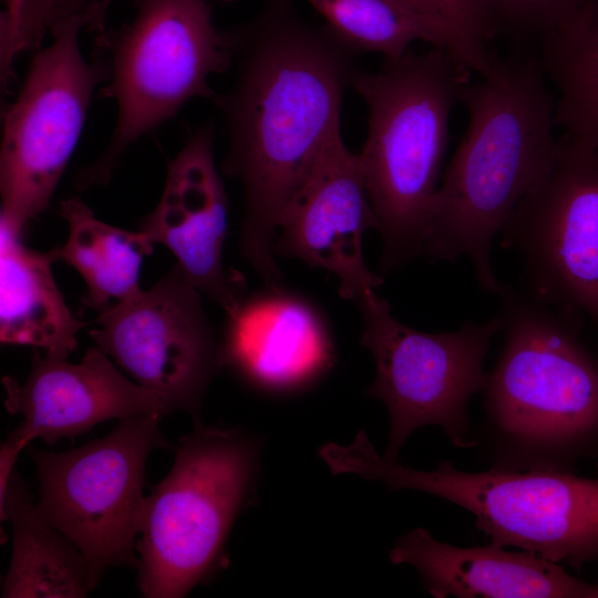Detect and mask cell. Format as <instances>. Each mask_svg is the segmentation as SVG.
<instances>
[{
    "instance_id": "e0dca14e",
    "label": "cell",
    "mask_w": 598,
    "mask_h": 598,
    "mask_svg": "<svg viewBox=\"0 0 598 598\" xmlns=\"http://www.w3.org/2000/svg\"><path fill=\"white\" fill-rule=\"evenodd\" d=\"M394 565L415 568L435 598H598V581L568 574L558 563L505 547H457L424 528L403 534L389 553Z\"/></svg>"
},
{
    "instance_id": "cb8c5ba5",
    "label": "cell",
    "mask_w": 598,
    "mask_h": 598,
    "mask_svg": "<svg viewBox=\"0 0 598 598\" xmlns=\"http://www.w3.org/2000/svg\"><path fill=\"white\" fill-rule=\"evenodd\" d=\"M592 0H478L497 31L542 37Z\"/></svg>"
},
{
    "instance_id": "9a60e30c",
    "label": "cell",
    "mask_w": 598,
    "mask_h": 598,
    "mask_svg": "<svg viewBox=\"0 0 598 598\" xmlns=\"http://www.w3.org/2000/svg\"><path fill=\"white\" fill-rule=\"evenodd\" d=\"M9 413L23 420L10 434L27 446L34 439L52 445L74 439L99 423L140 415L161 419L173 410L157 393L128 379L97 346L79 363L33 351L30 373L20 384L2 379Z\"/></svg>"
},
{
    "instance_id": "4316f807",
    "label": "cell",
    "mask_w": 598,
    "mask_h": 598,
    "mask_svg": "<svg viewBox=\"0 0 598 598\" xmlns=\"http://www.w3.org/2000/svg\"><path fill=\"white\" fill-rule=\"evenodd\" d=\"M113 1L114 0H97V13L92 28L100 33L105 30V16Z\"/></svg>"
},
{
    "instance_id": "d6986e66",
    "label": "cell",
    "mask_w": 598,
    "mask_h": 598,
    "mask_svg": "<svg viewBox=\"0 0 598 598\" xmlns=\"http://www.w3.org/2000/svg\"><path fill=\"white\" fill-rule=\"evenodd\" d=\"M0 520L10 522L13 536L2 598H81L92 591L84 556L39 515L17 468L0 504Z\"/></svg>"
},
{
    "instance_id": "277c9868",
    "label": "cell",
    "mask_w": 598,
    "mask_h": 598,
    "mask_svg": "<svg viewBox=\"0 0 598 598\" xmlns=\"http://www.w3.org/2000/svg\"><path fill=\"white\" fill-rule=\"evenodd\" d=\"M410 49L364 69L352 89L368 109L359 155L383 241L381 268L391 271L422 255L439 188L453 107L472 73L445 48Z\"/></svg>"
},
{
    "instance_id": "83f0119b",
    "label": "cell",
    "mask_w": 598,
    "mask_h": 598,
    "mask_svg": "<svg viewBox=\"0 0 598 598\" xmlns=\"http://www.w3.org/2000/svg\"><path fill=\"white\" fill-rule=\"evenodd\" d=\"M218 1H221V2H234L236 0H218Z\"/></svg>"
},
{
    "instance_id": "2e32d148",
    "label": "cell",
    "mask_w": 598,
    "mask_h": 598,
    "mask_svg": "<svg viewBox=\"0 0 598 598\" xmlns=\"http://www.w3.org/2000/svg\"><path fill=\"white\" fill-rule=\"evenodd\" d=\"M226 316L221 369L257 390L275 394L303 390L334 362L332 337L321 312L282 287L244 297Z\"/></svg>"
},
{
    "instance_id": "44dd1931",
    "label": "cell",
    "mask_w": 598,
    "mask_h": 598,
    "mask_svg": "<svg viewBox=\"0 0 598 598\" xmlns=\"http://www.w3.org/2000/svg\"><path fill=\"white\" fill-rule=\"evenodd\" d=\"M538 58L557 89L556 125L598 150V0L542 35Z\"/></svg>"
},
{
    "instance_id": "7402d4cb",
    "label": "cell",
    "mask_w": 598,
    "mask_h": 598,
    "mask_svg": "<svg viewBox=\"0 0 598 598\" xmlns=\"http://www.w3.org/2000/svg\"><path fill=\"white\" fill-rule=\"evenodd\" d=\"M326 24L361 51L394 60L416 41L445 48L444 37L400 0H308Z\"/></svg>"
},
{
    "instance_id": "603a6c76",
    "label": "cell",
    "mask_w": 598,
    "mask_h": 598,
    "mask_svg": "<svg viewBox=\"0 0 598 598\" xmlns=\"http://www.w3.org/2000/svg\"><path fill=\"white\" fill-rule=\"evenodd\" d=\"M431 23L447 50L471 72L486 74L493 54L488 45L497 32L478 0H400Z\"/></svg>"
},
{
    "instance_id": "ac0fdd59",
    "label": "cell",
    "mask_w": 598,
    "mask_h": 598,
    "mask_svg": "<svg viewBox=\"0 0 598 598\" xmlns=\"http://www.w3.org/2000/svg\"><path fill=\"white\" fill-rule=\"evenodd\" d=\"M22 233L0 217V340L68 359L86 326L74 317L52 272V256L27 247Z\"/></svg>"
},
{
    "instance_id": "52a82bcc",
    "label": "cell",
    "mask_w": 598,
    "mask_h": 598,
    "mask_svg": "<svg viewBox=\"0 0 598 598\" xmlns=\"http://www.w3.org/2000/svg\"><path fill=\"white\" fill-rule=\"evenodd\" d=\"M96 49L109 65L102 95L116 102L117 117L105 151L78 174L80 189L105 185L125 150L189 100H212L209 78L231 65L228 33L215 28L206 0H140L128 23L100 33Z\"/></svg>"
},
{
    "instance_id": "30bf717a",
    "label": "cell",
    "mask_w": 598,
    "mask_h": 598,
    "mask_svg": "<svg viewBox=\"0 0 598 598\" xmlns=\"http://www.w3.org/2000/svg\"><path fill=\"white\" fill-rule=\"evenodd\" d=\"M358 303L364 321L361 343L375 364L368 394L382 400L390 415L383 456L396 461L410 435L425 425L440 426L460 448L476 445L467 406L484 388V359L502 331L501 315L451 332H424L396 320L374 291Z\"/></svg>"
},
{
    "instance_id": "7c38bea8",
    "label": "cell",
    "mask_w": 598,
    "mask_h": 598,
    "mask_svg": "<svg viewBox=\"0 0 598 598\" xmlns=\"http://www.w3.org/2000/svg\"><path fill=\"white\" fill-rule=\"evenodd\" d=\"M202 292L175 264L147 290L97 312L90 337L128 377L174 411L199 422L205 393L221 370L220 338Z\"/></svg>"
},
{
    "instance_id": "484cf974",
    "label": "cell",
    "mask_w": 598,
    "mask_h": 598,
    "mask_svg": "<svg viewBox=\"0 0 598 598\" xmlns=\"http://www.w3.org/2000/svg\"><path fill=\"white\" fill-rule=\"evenodd\" d=\"M7 10L1 14V23L7 27H13L21 13L25 0H4Z\"/></svg>"
},
{
    "instance_id": "8fae6325",
    "label": "cell",
    "mask_w": 598,
    "mask_h": 598,
    "mask_svg": "<svg viewBox=\"0 0 598 598\" xmlns=\"http://www.w3.org/2000/svg\"><path fill=\"white\" fill-rule=\"evenodd\" d=\"M518 257L522 288L598 328V150L567 135L543 181L503 226Z\"/></svg>"
},
{
    "instance_id": "ba28073f",
    "label": "cell",
    "mask_w": 598,
    "mask_h": 598,
    "mask_svg": "<svg viewBox=\"0 0 598 598\" xmlns=\"http://www.w3.org/2000/svg\"><path fill=\"white\" fill-rule=\"evenodd\" d=\"M97 1L66 13L52 25V40L31 60L22 87L3 113L0 151L1 215L23 233L50 204L78 144L94 90L109 78L95 48L85 60L81 30L92 27Z\"/></svg>"
},
{
    "instance_id": "3957f363",
    "label": "cell",
    "mask_w": 598,
    "mask_h": 598,
    "mask_svg": "<svg viewBox=\"0 0 598 598\" xmlns=\"http://www.w3.org/2000/svg\"><path fill=\"white\" fill-rule=\"evenodd\" d=\"M503 344L482 390L492 467L574 472L598 456V352L581 320L502 282Z\"/></svg>"
},
{
    "instance_id": "7a4b0ae2",
    "label": "cell",
    "mask_w": 598,
    "mask_h": 598,
    "mask_svg": "<svg viewBox=\"0 0 598 598\" xmlns=\"http://www.w3.org/2000/svg\"><path fill=\"white\" fill-rule=\"evenodd\" d=\"M461 102L467 126L433 198L422 255L470 258L481 287L496 293L494 239L557 157L555 95L538 55L522 54L493 56Z\"/></svg>"
},
{
    "instance_id": "4fadbf2b",
    "label": "cell",
    "mask_w": 598,
    "mask_h": 598,
    "mask_svg": "<svg viewBox=\"0 0 598 598\" xmlns=\"http://www.w3.org/2000/svg\"><path fill=\"white\" fill-rule=\"evenodd\" d=\"M379 228L359 155L339 130L283 210L274 251L334 275L340 296L358 302L383 281L362 249L364 233Z\"/></svg>"
},
{
    "instance_id": "ffe728a7",
    "label": "cell",
    "mask_w": 598,
    "mask_h": 598,
    "mask_svg": "<svg viewBox=\"0 0 598 598\" xmlns=\"http://www.w3.org/2000/svg\"><path fill=\"white\" fill-rule=\"evenodd\" d=\"M59 215L69 234L61 247L50 250L53 261L72 266L87 286L83 303L97 312L127 300L143 289L140 274L143 258L153 252L148 238L97 219L79 197L61 200Z\"/></svg>"
},
{
    "instance_id": "5bb4252c",
    "label": "cell",
    "mask_w": 598,
    "mask_h": 598,
    "mask_svg": "<svg viewBox=\"0 0 598 598\" xmlns=\"http://www.w3.org/2000/svg\"><path fill=\"white\" fill-rule=\"evenodd\" d=\"M213 141L210 123L190 136L168 164L161 199L138 230L169 249L188 281L228 315L244 298L245 279L224 266L228 198Z\"/></svg>"
},
{
    "instance_id": "8992f818",
    "label": "cell",
    "mask_w": 598,
    "mask_h": 598,
    "mask_svg": "<svg viewBox=\"0 0 598 598\" xmlns=\"http://www.w3.org/2000/svg\"><path fill=\"white\" fill-rule=\"evenodd\" d=\"M259 447L239 427L200 421L179 439L173 467L145 498L136 543L143 597H185L225 566L228 534L252 494Z\"/></svg>"
},
{
    "instance_id": "d4e9b609",
    "label": "cell",
    "mask_w": 598,
    "mask_h": 598,
    "mask_svg": "<svg viewBox=\"0 0 598 598\" xmlns=\"http://www.w3.org/2000/svg\"><path fill=\"white\" fill-rule=\"evenodd\" d=\"M27 445L9 435L0 447V504L4 501L10 481L16 471L19 453Z\"/></svg>"
},
{
    "instance_id": "6da1fadb",
    "label": "cell",
    "mask_w": 598,
    "mask_h": 598,
    "mask_svg": "<svg viewBox=\"0 0 598 598\" xmlns=\"http://www.w3.org/2000/svg\"><path fill=\"white\" fill-rule=\"evenodd\" d=\"M227 33L234 76L212 99L228 140L221 168L244 190L241 255L266 287L279 288V219L341 130L342 99L363 70V53L327 24L303 19L293 0H266Z\"/></svg>"
},
{
    "instance_id": "9c48e42d",
    "label": "cell",
    "mask_w": 598,
    "mask_h": 598,
    "mask_svg": "<svg viewBox=\"0 0 598 598\" xmlns=\"http://www.w3.org/2000/svg\"><path fill=\"white\" fill-rule=\"evenodd\" d=\"M161 417L120 420L105 436L65 452L32 447L39 515L84 556L92 590L112 567H135L150 454L169 448Z\"/></svg>"
},
{
    "instance_id": "5b68a950",
    "label": "cell",
    "mask_w": 598,
    "mask_h": 598,
    "mask_svg": "<svg viewBox=\"0 0 598 598\" xmlns=\"http://www.w3.org/2000/svg\"><path fill=\"white\" fill-rule=\"evenodd\" d=\"M320 457L334 475L357 474L390 489L424 492L464 508L494 545L575 568L598 560V471L596 477L496 467L471 473L445 460L432 471H421L379 454L363 430L349 445L323 444Z\"/></svg>"
}]
</instances>
